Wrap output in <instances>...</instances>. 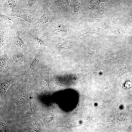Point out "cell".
I'll use <instances>...</instances> for the list:
<instances>
[{"instance_id":"12","label":"cell","mask_w":132,"mask_h":132,"mask_svg":"<svg viewBox=\"0 0 132 132\" xmlns=\"http://www.w3.org/2000/svg\"><path fill=\"white\" fill-rule=\"evenodd\" d=\"M6 65L5 61L3 59H0V70L3 69L5 67Z\"/></svg>"},{"instance_id":"9","label":"cell","mask_w":132,"mask_h":132,"mask_svg":"<svg viewBox=\"0 0 132 132\" xmlns=\"http://www.w3.org/2000/svg\"><path fill=\"white\" fill-rule=\"evenodd\" d=\"M15 63L19 65H22L24 62V59L23 56L20 54L15 55L13 57Z\"/></svg>"},{"instance_id":"5","label":"cell","mask_w":132,"mask_h":132,"mask_svg":"<svg viewBox=\"0 0 132 132\" xmlns=\"http://www.w3.org/2000/svg\"><path fill=\"white\" fill-rule=\"evenodd\" d=\"M18 0H2L0 1V13L8 16L11 10L17 6Z\"/></svg>"},{"instance_id":"3","label":"cell","mask_w":132,"mask_h":132,"mask_svg":"<svg viewBox=\"0 0 132 132\" xmlns=\"http://www.w3.org/2000/svg\"><path fill=\"white\" fill-rule=\"evenodd\" d=\"M67 24L64 22L55 20L48 26L43 34V37H48L55 35H63L68 31Z\"/></svg>"},{"instance_id":"2","label":"cell","mask_w":132,"mask_h":132,"mask_svg":"<svg viewBox=\"0 0 132 132\" xmlns=\"http://www.w3.org/2000/svg\"><path fill=\"white\" fill-rule=\"evenodd\" d=\"M55 14L51 12L48 8H44V12L40 19L33 24H30L31 32L37 36L43 34L50 24L56 20Z\"/></svg>"},{"instance_id":"1","label":"cell","mask_w":132,"mask_h":132,"mask_svg":"<svg viewBox=\"0 0 132 132\" xmlns=\"http://www.w3.org/2000/svg\"><path fill=\"white\" fill-rule=\"evenodd\" d=\"M43 12L44 9L31 10L17 6L11 10L8 16L18 17L33 24L40 19Z\"/></svg>"},{"instance_id":"10","label":"cell","mask_w":132,"mask_h":132,"mask_svg":"<svg viewBox=\"0 0 132 132\" xmlns=\"http://www.w3.org/2000/svg\"><path fill=\"white\" fill-rule=\"evenodd\" d=\"M12 82V81L9 80H5L1 84L0 88L3 91H5Z\"/></svg>"},{"instance_id":"8","label":"cell","mask_w":132,"mask_h":132,"mask_svg":"<svg viewBox=\"0 0 132 132\" xmlns=\"http://www.w3.org/2000/svg\"><path fill=\"white\" fill-rule=\"evenodd\" d=\"M34 55V58L29 68L31 70L34 69L38 65L41 59V56L40 55L35 53Z\"/></svg>"},{"instance_id":"11","label":"cell","mask_w":132,"mask_h":132,"mask_svg":"<svg viewBox=\"0 0 132 132\" xmlns=\"http://www.w3.org/2000/svg\"><path fill=\"white\" fill-rule=\"evenodd\" d=\"M132 86V82L129 80H127L125 83L124 86L125 88L128 89L130 88Z\"/></svg>"},{"instance_id":"7","label":"cell","mask_w":132,"mask_h":132,"mask_svg":"<svg viewBox=\"0 0 132 132\" xmlns=\"http://www.w3.org/2000/svg\"><path fill=\"white\" fill-rule=\"evenodd\" d=\"M59 49L60 50L69 49L74 51L75 49L74 43L69 41H65L61 43L59 45Z\"/></svg>"},{"instance_id":"4","label":"cell","mask_w":132,"mask_h":132,"mask_svg":"<svg viewBox=\"0 0 132 132\" xmlns=\"http://www.w3.org/2000/svg\"><path fill=\"white\" fill-rule=\"evenodd\" d=\"M17 6L31 10L44 8L42 0H18Z\"/></svg>"},{"instance_id":"6","label":"cell","mask_w":132,"mask_h":132,"mask_svg":"<svg viewBox=\"0 0 132 132\" xmlns=\"http://www.w3.org/2000/svg\"><path fill=\"white\" fill-rule=\"evenodd\" d=\"M30 30L31 29L26 31L28 39L30 43L37 48L42 47L44 46L45 44L44 42L39 38L38 36L32 33Z\"/></svg>"}]
</instances>
